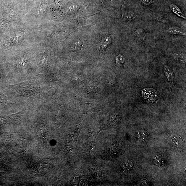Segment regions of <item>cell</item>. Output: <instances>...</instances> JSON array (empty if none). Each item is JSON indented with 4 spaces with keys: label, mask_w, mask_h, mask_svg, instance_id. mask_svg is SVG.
Here are the masks:
<instances>
[{
    "label": "cell",
    "mask_w": 186,
    "mask_h": 186,
    "mask_svg": "<svg viewBox=\"0 0 186 186\" xmlns=\"http://www.w3.org/2000/svg\"><path fill=\"white\" fill-rule=\"evenodd\" d=\"M14 85L18 93L22 95L29 96L34 92L35 88L28 81Z\"/></svg>",
    "instance_id": "1"
},
{
    "label": "cell",
    "mask_w": 186,
    "mask_h": 186,
    "mask_svg": "<svg viewBox=\"0 0 186 186\" xmlns=\"http://www.w3.org/2000/svg\"><path fill=\"white\" fill-rule=\"evenodd\" d=\"M142 94L145 99L149 102L155 101L157 98L156 91L152 89H144L143 91Z\"/></svg>",
    "instance_id": "2"
},
{
    "label": "cell",
    "mask_w": 186,
    "mask_h": 186,
    "mask_svg": "<svg viewBox=\"0 0 186 186\" xmlns=\"http://www.w3.org/2000/svg\"><path fill=\"white\" fill-rule=\"evenodd\" d=\"M111 41L110 36L104 38L98 46V48L100 51H105L111 43Z\"/></svg>",
    "instance_id": "3"
},
{
    "label": "cell",
    "mask_w": 186,
    "mask_h": 186,
    "mask_svg": "<svg viewBox=\"0 0 186 186\" xmlns=\"http://www.w3.org/2000/svg\"><path fill=\"white\" fill-rule=\"evenodd\" d=\"M167 31L171 34L186 35V33L184 30L177 27H172L169 28Z\"/></svg>",
    "instance_id": "4"
},
{
    "label": "cell",
    "mask_w": 186,
    "mask_h": 186,
    "mask_svg": "<svg viewBox=\"0 0 186 186\" xmlns=\"http://www.w3.org/2000/svg\"><path fill=\"white\" fill-rule=\"evenodd\" d=\"M133 34L138 39L143 42L146 36L145 31L141 29H137L133 33Z\"/></svg>",
    "instance_id": "5"
},
{
    "label": "cell",
    "mask_w": 186,
    "mask_h": 186,
    "mask_svg": "<svg viewBox=\"0 0 186 186\" xmlns=\"http://www.w3.org/2000/svg\"><path fill=\"white\" fill-rule=\"evenodd\" d=\"M170 7L171 10L174 13L176 14L177 16L180 17L186 20V17L185 14L181 12L180 9H179L178 6L174 4H171L170 5Z\"/></svg>",
    "instance_id": "6"
},
{
    "label": "cell",
    "mask_w": 186,
    "mask_h": 186,
    "mask_svg": "<svg viewBox=\"0 0 186 186\" xmlns=\"http://www.w3.org/2000/svg\"><path fill=\"white\" fill-rule=\"evenodd\" d=\"M173 57L177 61L184 63L185 62V56L183 54L175 53L173 54Z\"/></svg>",
    "instance_id": "7"
},
{
    "label": "cell",
    "mask_w": 186,
    "mask_h": 186,
    "mask_svg": "<svg viewBox=\"0 0 186 186\" xmlns=\"http://www.w3.org/2000/svg\"><path fill=\"white\" fill-rule=\"evenodd\" d=\"M164 72L166 74V76L168 77L169 81L172 82L173 80V75L170 68L168 66H165Z\"/></svg>",
    "instance_id": "8"
},
{
    "label": "cell",
    "mask_w": 186,
    "mask_h": 186,
    "mask_svg": "<svg viewBox=\"0 0 186 186\" xmlns=\"http://www.w3.org/2000/svg\"><path fill=\"white\" fill-rule=\"evenodd\" d=\"M123 15L125 20L129 21L132 20L136 17L135 14L132 12H125Z\"/></svg>",
    "instance_id": "9"
},
{
    "label": "cell",
    "mask_w": 186,
    "mask_h": 186,
    "mask_svg": "<svg viewBox=\"0 0 186 186\" xmlns=\"http://www.w3.org/2000/svg\"><path fill=\"white\" fill-rule=\"evenodd\" d=\"M122 166L125 170H129L133 168V164L130 161L127 160L122 162Z\"/></svg>",
    "instance_id": "10"
},
{
    "label": "cell",
    "mask_w": 186,
    "mask_h": 186,
    "mask_svg": "<svg viewBox=\"0 0 186 186\" xmlns=\"http://www.w3.org/2000/svg\"><path fill=\"white\" fill-rule=\"evenodd\" d=\"M124 56L122 55H119L116 58V64L119 66H123L124 64Z\"/></svg>",
    "instance_id": "11"
},
{
    "label": "cell",
    "mask_w": 186,
    "mask_h": 186,
    "mask_svg": "<svg viewBox=\"0 0 186 186\" xmlns=\"http://www.w3.org/2000/svg\"><path fill=\"white\" fill-rule=\"evenodd\" d=\"M154 162L158 166H160L162 164V158L160 155L157 154L154 158Z\"/></svg>",
    "instance_id": "12"
},
{
    "label": "cell",
    "mask_w": 186,
    "mask_h": 186,
    "mask_svg": "<svg viewBox=\"0 0 186 186\" xmlns=\"http://www.w3.org/2000/svg\"><path fill=\"white\" fill-rule=\"evenodd\" d=\"M140 1L146 5H150L153 3V0H140Z\"/></svg>",
    "instance_id": "13"
},
{
    "label": "cell",
    "mask_w": 186,
    "mask_h": 186,
    "mask_svg": "<svg viewBox=\"0 0 186 186\" xmlns=\"http://www.w3.org/2000/svg\"><path fill=\"white\" fill-rule=\"evenodd\" d=\"M7 100H6V98L4 96L0 95V103H3L4 102H6Z\"/></svg>",
    "instance_id": "14"
},
{
    "label": "cell",
    "mask_w": 186,
    "mask_h": 186,
    "mask_svg": "<svg viewBox=\"0 0 186 186\" xmlns=\"http://www.w3.org/2000/svg\"><path fill=\"white\" fill-rule=\"evenodd\" d=\"M0 74H1V72H0Z\"/></svg>",
    "instance_id": "15"
}]
</instances>
